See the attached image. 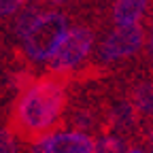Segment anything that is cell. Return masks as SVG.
<instances>
[{
	"instance_id": "obj_1",
	"label": "cell",
	"mask_w": 153,
	"mask_h": 153,
	"mask_svg": "<svg viewBox=\"0 0 153 153\" xmlns=\"http://www.w3.org/2000/svg\"><path fill=\"white\" fill-rule=\"evenodd\" d=\"M64 111V85L57 79L30 83L15 104V128L24 136H41L51 130Z\"/></svg>"
},
{
	"instance_id": "obj_2",
	"label": "cell",
	"mask_w": 153,
	"mask_h": 153,
	"mask_svg": "<svg viewBox=\"0 0 153 153\" xmlns=\"http://www.w3.org/2000/svg\"><path fill=\"white\" fill-rule=\"evenodd\" d=\"M66 32H68L66 15L57 13V11L41 13L32 22V26L26 30V34L22 36L24 53L34 62L51 60L57 47H60V43L64 41Z\"/></svg>"
},
{
	"instance_id": "obj_3",
	"label": "cell",
	"mask_w": 153,
	"mask_h": 153,
	"mask_svg": "<svg viewBox=\"0 0 153 153\" xmlns=\"http://www.w3.org/2000/svg\"><path fill=\"white\" fill-rule=\"evenodd\" d=\"M143 41H145V32L138 24H128V26L119 24L102 41L100 57L104 62H115V60L130 57L143 47Z\"/></svg>"
},
{
	"instance_id": "obj_4",
	"label": "cell",
	"mask_w": 153,
	"mask_h": 153,
	"mask_svg": "<svg viewBox=\"0 0 153 153\" xmlns=\"http://www.w3.org/2000/svg\"><path fill=\"white\" fill-rule=\"evenodd\" d=\"M94 43V36L87 28H72L66 32L64 41L60 43L57 51L51 57V68L53 70H70L74 66H79Z\"/></svg>"
},
{
	"instance_id": "obj_5",
	"label": "cell",
	"mask_w": 153,
	"mask_h": 153,
	"mask_svg": "<svg viewBox=\"0 0 153 153\" xmlns=\"http://www.w3.org/2000/svg\"><path fill=\"white\" fill-rule=\"evenodd\" d=\"M34 151L41 153H91L96 151V143L81 132H55L51 136L38 138Z\"/></svg>"
},
{
	"instance_id": "obj_6",
	"label": "cell",
	"mask_w": 153,
	"mask_h": 153,
	"mask_svg": "<svg viewBox=\"0 0 153 153\" xmlns=\"http://www.w3.org/2000/svg\"><path fill=\"white\" fill-rule=\"evenodd\" d=\"M149 0H115V7H113V19L115 24H138L140 17L147 11Z\"/></svg>"
},
{
	"instance_id": "obj_7",
	"label": "cell",
	"mask_w": 153,
	"mask_h": 153,
	"mask_svg": "<svg viewBox=\"0 0 153 153\" xmlns=\"http://www.w3.org/2000/svg\"><path fill=\"white\" fill-rule=\"evenodd\" d=\"M134 106L153 117V83H143L134 89Z\"/></svg>"
},
{
	"instance_id": "obj_8",
	"label": "cell",
	"mask_w": 153,
	"mask_h": 153,
	"mask_svg": "<svg viewBox=\"0 0 153 153\" xmlns=\"http://www.w3.org/2000/svg\"><path fill=\"white\" fill-rule=\"evenodd\" d=\"M134 108L136 106H128V104H121L113 111V128H128L132 121H134Z\"/></svg>"
},
{
	"instance_id": "obj_9",
	"label": "cell",
	"mask_w": 153,
	"mask_h": 153,
	"mask_svg": "<svg viewBox=\"0 0 153 153\" xmlns=\"http://www.w3.org/2000/svg\"><path fill=\"white\" fill-rule=\"evenodd\" d=\"M128 147L117 136H104L96 143V151H126Z\"/></svg>"
},
{
	"instance_id": "obj_10",
	"label": "cell",
	"mask_w": 153,
	"mask_h": 153,
	"mask_svg": "<svg viewBox=\"0 0 153 153\" xmlns=\"http://www.w3.org/2000/svg\"><path fill=\"white\" fill-rule=\"evenodd\" d=\"M24 2H26V0H0V11H2V15L7 17V15L15 13Z\"/></svg>"
},
{
	"instance_id": "obj_11",
	"label": "cell",
	"mask_w": 153,
	"mask_h": 153,
	"mask_svg": "<svg viewBox=\"0 0 153 153\" xmlns=\"http://www.w3.org/2000/svg\"><path fill=\"white\" fill-rule=\"evenodd\" d=\"M149 53L153 55V30H151V36H149Z\"/></svg>"
},
{
	"instance_id": "obj_12",
	"label": "cell",
	"mask_w": 153,
	"mask_h": 153,
	"mask_svg": "<svg viewBox=\"0 0 153 153\" xmlns=\"http://www.w3.org/2000/svg\"><path fill=\"white\" fill-rule=\"evenodd\" d=\"M151 149H153V134H151Z\"/></svg>"
},
{
	"instance_id": "obj_13",
	"label": "cell",
	"mask_w": 153,
	"mask_h": 153,
	"mask_svg": "<svg viewBox=\"0 0 153 153\" xmlns=\"http://www.w3.org/2000/svg\"><path fill=\"white\" fill-rule=\"evenodd\" d=\"M36 2H41V0H36Z\"/></svg>"
}]
</instances>
